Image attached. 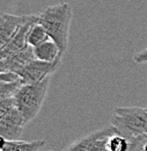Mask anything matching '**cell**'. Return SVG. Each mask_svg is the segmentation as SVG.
I'll list each match as a JSON object with an SVG mask.
<instances>
[{
	"instance_id": "10",
	"label": "cell",
	"mask_w": 147,
	"mask_h": 151,
	"mask_svg": "<svg viewBox=\"0 0 147 151\" xmlns=\"http://www.w3.org/2000/svg\"><path fill=\"white\" fill-rule=\"evenodd\" d=\"M34 55H35L36 59L49 62V63L61 60V57H63L59 47L52 40H48L44 43L35 47L34 48Z\"/></svg>"
},
{
	"instance_id": "14",
	"label": "cell",
	"mask_w": 147,
	"mask_h": 151,
	"mask_svg": "<svg viewBox=\"0 0 147 151\" xmlns=\"http://www.w3.org/2000/svg\"><path fill=\"white\" fill-rule=\"evenodd\" d=\"M23 85L22 79L14 83H0V100L1 99H8V98H14L21 86Z\"/></svg>"
},
{
	"instance_id": "8",
	"label": "cell",
	"mask_w": 147,
	"mask_h": 151,
	"mask_svg": "<svg viewBox=\"0 0 147 151\" xmlns=\"http://www.w3.org/2000/svg\"><path fill=\"white\" fill-rule=\"evenodd\" d=\"M37 22H39V14H34L33 19L28 21L27 23H24L18 32L14 34V36L8 41V43L6 45H4L0 51V59H4L6 57L11 56L12 54H15L20 50H22L23 48H26L27 44V34L30 29V27L33 24H35Z\"/></svg>"
},
{
	"instance_id": "2",
	"label": "cell",
	"mask_w": 147,
	"mask_h": 151,
	"mask_svg": "<svg viewBox=\"0 0 147 151\" xmlns=\"http://www.w3.org/2000/svg\"><path fill=\"white\" fill-rule=\"evenodd\" d=\"M50 77L33 84H23L14 95L15 106L21 113L24 123L33 121L39 113L49 88Z\"/></svg>"
},
{
	"instance_id": "4",
	"label": "cell",
	"mask_w": 147,
	"mask_h": 151,
	"mask_svg": "<svg viewBox=\"0 0 147 151\" xmlns=\"http://www.w3.org/2000/svg\"><path fill=\"white\" fill-rule=\"evenodd\" d=\"M26 126L13 98L0 100V135L7 141H15Z\"/></svg>"
},
{
	"instance_id": "11",
	"label": "cell",
	"mask_w": 147,
	"mask_h": 151,
	"mask_svg": "<svg viewBox=\"0 0 147 151\" xmlns=\"http://www.w3.org/2000/svg\"><path fill=\"white\" fill-rule=\"evenodd\" d=\"M45 144V141H7L4 137H0V148L1 151H39Z\"/></svg>"
},
{
	"instance_id": "5",
	"label": "cell",
	"mask_w": 147,
	"mask_h": 151,
	"mask_svg": "<svg viewBox=\"0 0 147 151\" xmlns=\"http://www.w3.org/2000/svg\"><path fill=\"white\" fill-rule=\"evenodd\" d=\"M113 134H117L113 126L98 129L75 141L64 151H107V142Z\"/></svg>"
},
{
	"instance_id": "19",
	"label": "cell",
	"mask_w": 147,
	"mask_h": 151,
	"mask_svg": "<svg viewBox=\"0 0 147 151\" xmlns=\"http://www.w3.org/2000/svg\"><path fill=\"white\" fill-rule=\"evenodd\" d=\"M146 109H147V108H146Z\"/></svg>"
},
{
	"instance_id": "15",
	"label": "cell",
	"mask_w": 147,
	"mask_h": 151,
	"mask_svg": "<svg viewBox=\"0 0 147 151\" xmlns=\"http://www.w3.org/2000/svg\"><path fill=\"white\" fill-rule=\"evenodd\" d=\"M21 79V77L12 71H1L0 72V83H14Z\"/></svg>"
},
{
	"instance_id": "3",
	"label": "cell",
	"mask_w": 147,
	"mask_h": 151,
	"mask_svg": "<svg viewBox=\"0 0 147 151\" xmlns=\"http://www.w3.org/2000/svg\"><path fill=\"white\" fill-rule=\"evenodd\" d=\"M111 126L129 141L147 135V109L137 106L117 107L111 117Z\"/></svg>"
},
{
	"instance_id": "13",
	"label": "cell",
	"mask_w": 147,
	"mask_h": 151,
	"mask_svg": "<svg viewBox=\"0 0 147 151\" xmlns=\"http://www.w3.org/2000/svg\"><path fill=\"white\" fill-rule=\"evenodd\" d=\"M108 151H130V142L128 138L119 134L111 135L107 142Z\"/></svg>"
},
{
	"instance_id": "18",
	"label": "cell",
	"mask_w": 147,
	"mask_h": 151,
	"mask_svg": "<svg viewBox=\"0 0 147 151\" xmlns=\"http://www.w3.org/2000/svg\"><path fill=\"white\" fill-rule=\"evenodd\" d=\"M107 151H108V150H107Z\"/></svg>"
},
{
	"instance_id": "6",
	"label": "cell",
	"mask_w": 147,
	"mask_h": 151,
	"mask_svg": "<svg viewBox=\"0 0 147 151\" xmlns=\"http://www.w3.org/2000/svg\"><path fill=\"white\" fill-rule=\"evenodd\" d=\"M60 62L61 60L49 63V62L39 60V59L35 58L29 64H27L18 75L21 77L23 84L37 83V81H41V80H43V79H45V78L52 75L58 69Z\"/></svg>"
},
{
	"instance_id": "1",
	"label": "cell",
	"mask_w": 147,
	"mask_h": 151,
	"mask_svg": "<svg viewBox=\"0 0 147 151\" xmlns=\"http://www.w3.org/2000/svg\"><path fill=\"white\" fill-rule=\"evenodd\" d=\"M72 18L73 11L69 2L49 6L39 14V23L45 28L50 40L59 47L61 55L65 54L69 45Z\"/></svg>"
},
{
	"instance_id": "17",
	"label": "cell",
	"mask_w": 147,
	"mask_h": 151,
	"mask_svg": "<svg viewBox=\"0 0 147 151\" xmlns=\"http://www.w3.org/2000/svg\"><path fill=\"white\" fill-rule=\"evenodd\" d=\"M49 151H51V150H49Z\"/></svg>"
},
{
	"instance_id": "16",
	"label": "cell",
	"mask_w": 147,
	"mask_h": 151,
	"mask_svg": "<svg viewBox=\"0 0 147 151\" xmlns=\"http://www.w3.org/2000/svg\"><path fill=\"white\" fill-rule=\"evenodd\" d=\"M133 62L137 63V64H143V63H147V48L144 49L143 51L138 52L134 58H133Z\"/></svg>"
},
{
	"instance_id": "9",
	"label": "cell",
	"mask_w": 147,
	"mask_h": 151,
	"mask_svg": "<svg viewBox=\"0 0 147 151\" xmlns=\"http://www.w3.org/2000/svg\"><path fill=\"white\" fill-rule=\"evenodd\" d=\"M34 59H35L34 48L27 45L26 48H23L18 52L12 54L11 56L6 57L4 59H0V71H12L19 73L27 64H29Z\"/></svg>"
},
{
	"instance_id": "12",
	"label": "cell",
	"mask_w": 147,
	"mask_h": 151,
	"mask_svg": "<svg viewBox=\"0 0 147 151\" xmlns=\"http://www.w3.org/2000/svg\"><path fill=\"white\" fill-rule=\"evenodd\" d=\"M48 40H50V37H49L45 28L39 22L33 24L30 27L28 34H27V44L33 47V48H35L37 45L44 43Z\"/></svg>"
},
{
	"instance_id": "7",
	"label": "cell",
	"mask_w": 147,
	"mask_h": 151,
	"mask_svg": "<svg viewBox=\"0 0 147 151\" xmlns=\"http://www.w3.org/2000/svg\"><path fill=\"white\" fill-rule=\"evenodd\" d=\"M34 14L29 15H14L8 13H2L0 19V48L6 45L8 41L14 36L19 29L33 19Z\"/></svg>"
}]
</instances>
